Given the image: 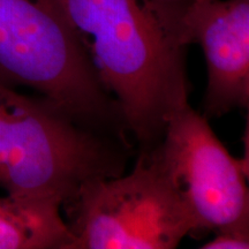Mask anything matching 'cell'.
Instances as JSON below:
<instances>
[{
	"label": "cell",
	"instance_id": "1",
	"mask_svg": "<svg viewBox=\"0 0 249 249\" xmlns=\"http://www.w3.org/2000/svg\"><path fill=\"white\" fill-rule=\"evenodd\" d=\"M124 129L141 152L154 149L167 123L189 104L185 48L143 0H57Z\"/></svg>",
	"mask_w": 249,
	"mask_h": 249
},
{
	"label": "cell",
	"instance_id": "2",
	"mask_svg": "<svg viewBox=\"0 0 249 249\" xmlns=\"http://www.w3.org/2000/svg\"><path fill=\"white\" fill-rule=\"evenodd\" d=\"M124 152L44 97L0 82V188L62 207L86 183L123 174Z\"/></svg>",
	"mask_w": 249,
	"mask_h": 249
},
{
	"label": "cell",
	"instance_id": "3",
	"mask_svg": "<svg viewBox=\"0 0 249 249\" xmlns=\"http://www.w3.org/2000/svg\"><path fill=\"white\" fill-rule=\"evenodd\" d=\"M0 82L33 89L97 132L124 127L57 0H0Z\"/></svg>",
	"mask_w": 249,
	"mask_h": 249
},
{
	"label": "cell",
	"instance_id": "4",
	"mask_svg": "<svg viewBox=\"0 0 249 249\" xmlns=\"http://www.w3.org/2000/svg\"><path fill=\"white\" fill-rule=\"evenodd\" d=\"M64 208L71 249H173L193 233L185 207L143 152L129 174L86 183Z\"/></svg>",
	"mask_w": 249,
	"mask_h": 249
},
{
	"label": "cell",
	"instance_id": "5",
	"mask_svg": "<svg viewBox=\"0 0 249 249\" xmlns=\"http://www.w3.org/2000/svg\"><path fill=\"white\" fill-rule=\"evenodd\" d=\"M143 154L185 207L193 223L192 235L249 232L248 160L230 154L207 117L188 104L171 118L160 142Z\"/></svg>",
	"mask_w": 249,
	"mask_h": 249
},
{
	"label": "cell",
	"instance_id": "6",
	"mask_svg": "<svg viewBox=\"0 0 249 249\" xmlns=\"http://www.w3.org/2000/svg\"><path fill=\"white\" fill-rule=\"evenodd\" d=\"M177 39L197 43L208 68L205 117L249 104V0H196L179 21Z\"/></svg>",
	"mask_w": 249,
	"mask_h": 249
},
{
	"label": "cell",
	"instance_id": "7",
	"mask_svg": "<svg viewBox=\"0 0 249 249\" xmlns=\"http://www.w3.org/2000/svg\"><path fill=\"white\" fill-rule=\"evenodd\" d=\"M61 208L55 200L0 197V249H71Z\"/></svg>",
	"mask_w": 249,
	"mask_h": 249
},
{
	"label": "cell",
	"instance_id": "8",
	"mask_svg": "<svg viewBox=\"0 0 249 249\" xmlns=\"http://www.w3.org/2000/svg\"><path fill=\"white\" fill-rule=\"evenodd\" d=\"M194 1L196 0H143L145 6L160 21L166 33L177 43H178L177 30H178L180 18L186 8Z\"/></svg>",
	"mask_w": 249,
	"mask_h": 249
},
{
	"label": "cell",
	"instance_id": "9",
	"mask_svg": "<svg viewBox=\"0 0 249 249\" xmlns=\"http://www.w3.org/2000/svg\"><path fill=\"white\" fill-rule=\"evenodd\" d=\"M211 241L202 246L203 249H247L249 248V232L223 231L214 233Z\"/></svg>",
	"mask_w": 249,
	"mask_h": 249
}]
</instances>
